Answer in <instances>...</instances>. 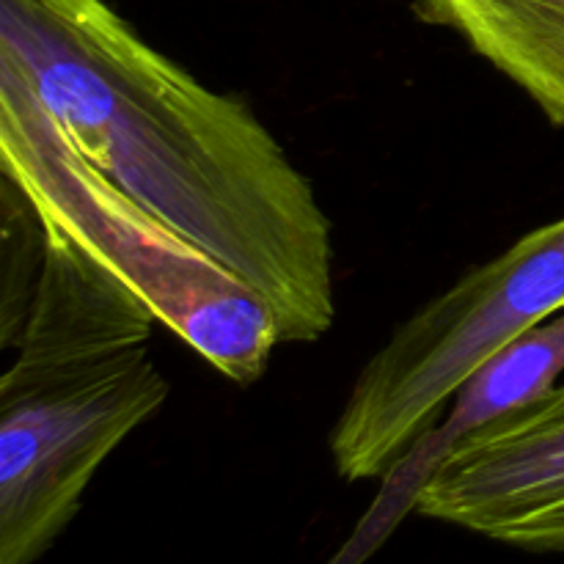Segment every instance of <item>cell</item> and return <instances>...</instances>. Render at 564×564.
I'll return each mask as SVG.
<instances>
[{"instance_id":"6da1fadb","label":"cell","mask_w":564,"mask_h":564,"mask_svg":"<svg viewBox=\"0 0 564 564\" xmlns=\"http://www.w3.org/2000/svg\"><path fill=\"white\" fill-rule=\"evenodd\" d=\"M0 55L102 174L270 303L284 345L334 328V224L240 97L105 0H0Z\"/></svg>"},{"instance_id":"7a4b0ae2","label":"cell","mask_w":564,"mask_h":564,"mask_svg":"<svg viewBox=\"0 0 564 564\" xmlns=\"http://www.w3.org/2000/svg\"><path fill=\"white\" fill-rule=\"evenodd\" d=\"M0 176L47 229L124 281L160 325L224 378L248 386L268 372L284 345L270 303L102 174L3 55Z\"/></svg>"},{"instance_id":"3957f363","label":"cell","mask_w":564,"mask_h":564,"mask_svg":"<svg viewBox=\"0 0 564 564\" xmlns=\"http://www.w3.org/2000/svg\"><path fill=\"white\" fill-rule=\"evenodd\" d=\"M564 308V218L463 275L364 364L330 430L347 482L383 479L485 361Z\"/></svg>"},{"instance_id":"277c9868","label":"cell","mask_w":564,"mask_h":564,"mask_svg":"<svg viewBox=\"0 0 564 564\" xmlns=\"http://www.w3.org/2000/svg\"><path fill=\"white\" fill-rule=\"evenodd\" d=\"M169 394L147 345L0 378V564L47 554L99 466Z\"/></svg>"},{"instance_id":"5b68a950","label":"cell","mask_w":564,"mask_h":564,"mask_svg":"<svg viewBox=\"0 0 564 564\" xmlns=\"http://www.w3.org/2000/svg\"><path fill=\"white\" fill-rule=\"evenodd\" d=\"M413 512L534 554H564V383L468 435Z\"/></svg>"},{"instance_id":"8992f818","label":"cell","mask_w":564,"mask_h":564,"mask_svg":"<svg viewBox=\"0 0 564 564\" xmlns=\"http://www.w3.org/2000/svg\"><path fill=\"white\" fill-rule=\"evenodd\" d=\"M44 226V224H42ZM158 317L108 268L44 226L42 264L14 328L0 334L14 350L6 378L149 345Z\"/></svg>"},{"instance_id":"52a82bcc","label":"cell","mask_w":564,"mask_h":564,"mask_svg":"<svg viewBox=\"0 0 564 564\" xmlns=\"http://www.w3.org/2000/svg\"><path fill=\"white\" fill-rule=\"evenodd\" d=\"M564 375V308L485 361L380 479L378 510L400 518L413 512L419 490L468 435L549 394Z\"/></svg>"},{"instance_id":"ba28073f","label":"cell","mask_w":564,"mask_h":564,"mask_svg":"<svg viewBox=\"0 0 564 564\" xmlns=\"http://www.w3.org/2000/svg\"><path fill=\"white\" fill-rule=\"evenodd\" d=\"M564 127V0H413Z\"/></svg>"}]
</instances>
